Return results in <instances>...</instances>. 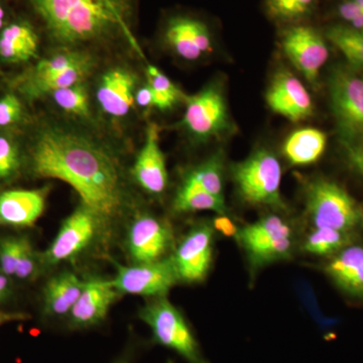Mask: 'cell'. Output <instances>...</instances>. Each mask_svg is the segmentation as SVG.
<instances>
[{"label":"cell","mask_w":363,"mask_h":363,"mask_svg":"<svg viewBox=\"0 0 363 363\" xmlns=\"http://www.w3.org/2000/svg\"><path fill=\"white\" fill-rule=\"evenodd\" d=\"M289 233H293L290 224L278 215L271 214L238 229L236 238L241 247H245L264 238Z\"/></svg>","instance_id":"cell-31"},{"label":"cell","mask_w":363,"mask_h":363,"mask_svg":"<svg viewBox=\"0 0 363 363\" xmlns=\"http://www.w3.org/2000/svg\"><path fill=\"white\" fill-rule=\"evenodd\" d=\"M39 52V37L30 23H11L0 33V59L7 63H23Z\"/></svg>","instance_id":"cell-22"},{"label":"cell","mask_w":363,"mask_h":363,"mask_svg":"<svg viewBox=\"0 0 363 363\" xmlns=\"http://www.w3.org/2000/svg\"><path fill=\"white\" fill-rule=\"evenodd\" d=\"M316 0H266L267 14L274 20L292 23L311 13Z\"/></svg>","instance_id":"cell-34"},{"label":"cell","mask_w":363,"mask_h":363,"mask_svg":"<svg viewBox=\"0 0 363 363\" xmlns=\"http://www.w3.org/2000/svg\"><path fill=\"white\" fill-rule=\"evenodd\" d=\"M116 274L112 285L121 296L135 295L150 298L166 297L181 283L171 257L150 264H121L116 262Z\"/></svg>","instance_id":"cell-10"},{"label":"cell","mask_w":363,"mask_h":363,"mask_svg":"<svg viewBox=\"0 0 363 363\" xmlns=\"http://www.w3.org/2000/svg\"><path fill=\"white\" fill-rule=\"evenodd\" d=\"M113 230L89 207L80 202L60 226L56 238L40 252L43 272L82 259L93 250L104 252L114 238Z\"/></svg>","instance_id":"cell-3"},{"label":"cell","mask_w":363,"mask_h":363,"mask_svg":"<svg viewBox=\"0 0 363 363\" xmlns=\"http://www.w3.org/2000/svg\"><path fill=\"white\" fill-rule=\"evenodd\" d=\"M281 50L289 61L309 82H316L329 57L323 35L309 26H295L284 33Z\"/></svg>","instance_id":"cell-12"},{"label":"cell","mask_w":363,"mask_h":363,"mask_svg":"<svg viewBox=\"0 0 363 363\" xmlns=\"http://www.w3.org/2000/svg\"><path fill=\"white\" fill-rule=\"evenodd\" d=\"M25 172V149L20 138L9 130L0 131V190Z\"/></svg>","instance_id":"cell-27"},{"label":"cell","mask_w":363,"mask_h":363,"mask_svg":"<svg viewBox=\"0 0 363 363\" xmlns=\"http://www.w3.org/2000/svg\"><path fill=\"white\" fill-rule=\"evenodd\" d=\"M23 149L28 176L65 182L114 233L140 208L118 150L80 124L45 119Z\"/></svg>","instance_id":"cell-1"},{"label":"cell","mask_w":363,"mask_h":363,"mask_svg":"<svg viewBox=\"0 0 363 363\" xmlns=\"http://www.w3.org/2000/svg\"><path fill=\"white\" fill-rule=\"evenodd\" d=\"M59 50H86L90 45L123 39L142 58L133 35V0H28Z\"/></svg>","instance_id":"cell-2"},{"label":"cell","mask_w":363,"mask_h":363,"mask_svg":"<svg viewBox=\"0 0 363 363\" xmlns=\"http://www.w3.org/2000/svg\"><path fill=\"white\" fill-rule=\"evenodd\" d=\"M242 247L253 267L267 266L291 257L294 248L293 233L272 236Z\"/></svg>","instance_id":"cell-26"},{"label":"cell","mask_w":363,"mask_h":363,"mask_svg":"<svg viewBox=\"0 0 363 363\" xmlns=\"http://www.w3.org/2000/svg\"><path fill=\"white\" fill-rule=\"evenodd\" d=\"M91 56L86 50H59L52 56L40 60L25 76L21 78L18 88L25 96L45 81L49 80L71 67L77 65Z\"/></svg>","instance_id":"cell-23"},{"label":"cell","mask_w":363,"mask_h":363,"mask_svg":"<svg viewBox=\"0 0 363 363\" xmlns=\"http://www.w3.org/2000/svg\"><path fill=\"white\" fill-rule=\"evenodd\" d=\"M173 210L179 214L213 211L217 215H224L226 214L225 199L197 186L182 183L173 200Z\"/></svg>","instance_id":"cell-25"},{"label":"cell","mask_w":363,"mask_h":363,"mask_svg":"<svg viewBox=\"0 0 363 363\" xmlns=\"http://www.w3.org/2000/svg\"><path fill=\"white\" fill-rule=\"evenodd\" d=\"M0 272L21 283H32L44 274L40 252L28 235L0 236Z\"/></svg>","instance_id":"cell-17"},{"label":"cell","mask_w":363,"mask_h":363,"mask_svg":"<svg viewBox=\"0 0 363 363\" xmlns=\"http://www.w3.org/2000/svg\"><path fill=\"white\" fill-rule=\"evenodd\" d=\"M130 173L131 180L149 195L161 196L168 187L166 157L160 147V128L157 124L150 123L147 126L145 143Z\"/></svg>","instance_id":"cell-15"},{"label":"cell","mask_w":363,"mask_h":363,"mask_svg":"<svg viewBox=\"0 0 363 363\" xmlns=\"http://www.w3.org/2000/svg\"><path fill=\"white\" fill-rule=\"evenodd\" d=\"M164 40L172 51L187 61H196L213 50L208 26L190 16L171 18L164 30Z\"/></svg>","instance_id":"cell-18"},{"label":"cell","mask_w":363,"mask_h":363,"mask_svg":"<svg viewBox=\"0 0 363 363\" xmlns=\"http://www.w3.org/2000/svg\"><path fill=\"white\" fill-rule=\"evenodd\" d=\"M84 279L71 271H63L52 276L42 292L43 313L51 319H65L77 302Z\"/></svg>","instance_id":"cell-20"},{"label":"cell","mask_w":363,"mask_h":363,"mask_svg":"<svg viewBox=\"0 0 363 363\" xmlns=\"http://www.w3.org/2000/svg\"><path fill=\"white\" fill-rule=\"evenodd\" d=\"M224 157L216 152L206 161L193 167L184 175L182 183L191 184L204 189L216 197L223 198Z\"/></svg>","instance_id":"cell-28"},{"label":"cell","mask_w":363,"mask_h":363,"mask_svg":"<svg viewBox=\"0 0 363 363\" xmlns=\"http://www.w3.org/2000/svg\"><path fill=\"white\" fill-rule=\"evenodd\" d=\"M30 319V315L23 312H11L0 310V327L13 322H23Z\"/></svg>","instance_id":"cell-40"},{"label":"cell","mask_w":363,"mask_h":363,"mask_svg":"<svg viewBox=\"0 0 363 363\" xmlns=\"http://www.w3.org/2000/svg\"><path fill=\"white\" fill-rule=\"evenodd\" d=\"M338 13L350 26L363 30V7L353 0H344L338 7Z\"/></svg>","instance_id":"cell-36"},{"label":"cell","mask_w":363,"mask_h":363,"mask_svg":"<svg viewBox=\"0 0 363 363\" xmlns=\"http://www.w3.org/2000/svg\"><path fill=\"white\" fill-rule=\"evenodd\" d=\"M358 6L363 7V0H353Z\"/></svg>","instance_id":"cell-44"},{"label":"cell","mask_w":363,"mask_h":363,"mask_svg":"<svg viewBox=\"0 0 363 363\" xmlns=\"http://www.w3.org/2000/svg\"><path fill=\"white\" fill-rule=\"evenodd\" d=\"M1 74H2V73H1V71H0V75H1Z\"/></svg>","instance_id":"cell-47"},{"label":"cell","mask_w":363,"mask_h":363,"mask_svg":"<svg viewBox=\"0 0 363 363\" xmlns=\"http://www.w3.org/2000/svg\"><path fill=\"white\" fill-rule=\"evenodd\" d=\"M186 104L182 123L195 142H208L231 130L225 95L218 82L210 83L197 94L186 97Z\"/></svg>","instance_id":"cell-9"},{"label":"cell","mask_w":363,"mask_h":363,"mask_svg":"<svg viewBox=\"0 0 363 363\" xmlns=\"http://www.w3.org/2000/svg\"><path fill=\"white\" fill-rule=\"evenodd\" d=\"M25 111L20 98L14 94H6L0 98V128H7L23 121Z\"/></svg>","instance_id":"cell-35"},{"label":"cell","mask_w":363,"mask_h":363,"mask_svg":"<svg viewBox=\"0 0 363 363\" xmlns=\"http://www.w3.org/2000/svg\"><path fill=\"white\" fill-rule=\"evenodd\" d=\"M82 293L66 318L71 331H83L104 323L111 306L121 297L111 279L89 277L84 279Z\"/></svg>","instance_id":"cell-13"},{"label":"cell","mask_w":363,"mask_h":363,"mask_svg":"<svg viewBox=\"0 0 363 363\" xmlns=\"http://www.w3.org/2000/svg\"><path fill=\"white\" fill-rule=\"evenodd\" d=\"M136 82L135 74L126 67H113L105 72L96 91V99L101 111L113 118L128 116L135 104Z\"/></svg>","instance_id":"cell-19"},{"label":"cell","mask_w":363,"mask_h":363,"mask_svg":"<svg viewBox=\"0 0 363 363\" xmlns=\"http://www.w3.org/2000/svg\"><path fill=\"white\" fill-rule=\"evenodd\" d=\"M13 279L0 272V304L6 303L13 295Z\"/></svg>","instance_id":"cell-41"},{"label":"cell","mask_w":363,"mask_h":363,"mask_svg":"<svg viewBox=\"0 0 363 363\" xmlns=\"http://www.w3.org/2000/svg\"><path fill=\"white\" fill-rule=\"evenodd\" d=\"M362 221H363V208L362 209Z\"/></svg>","instance_id":"cell-45"},{"label":"cell","mask_w":363,"mask_h":363,"mask_svg":"<svg viewBox=\"0 0 363 363\" xmlns=\"http://www.w3.org/2000/svg\"><path fill=\"white\" fill-rule=\"evenodd\" d=\"M215 230L212 224L193 226L172 253L179 278L183 283H201L213 260Z\"/></svg>","instance_id":"cell-11"},{"label":"cell","mask_w":363,"mask_h":363,"mask_svg":"<svg viewBox=\"0 0 363 363\" xmlns=\"http://www.w3.org/2000/svg\"><path fill=\"white\" fill-rule=\"evenodd\" d=\"M123 248L130 264H150L171 257L176 247L167 219L138 208L124 222Z\"/></svg>","instance_id":"cell-7"},{"label":"cell","mask_w":363,"mask_h":363,"mask_svg":"<svg viewBox=\"0 0 363 363\" xmlns=\"http://www.w3.org/2000/svg\"><path fill=\"white\" fill-rule=\"evenodd\" d=\"M147 83L154 92V107L160 111L172 108L176 102L183 97L180 90L154 65L147 66Z\"/></svg>","instance_id":"cell-33"},{"label":"cell","mask_w":363,"mask_h":363,"mask_svg":"<svg viewBox=\"0 0 363 363\" xmlns=\"http://www.w3.org/2000/svg\"><path fill=\"white\" fill-rule=\"evenodd\" d=\"M4 9H2L1 4H0V28L4 26Z\"/></svg>","instance_id":"cell-43"},{"label":"cell","mask_w":363,"mask_h":363,"mask_svg":"<svg viewBox=\"0 0 363 363\" xmlns=\"http://www.w3.org/2000/svg\"><path fill=\"white\" fill-rule=\"evenodd\" d=\"M212 226H213L214 230H217L218 233L223 234V235L228 236V238H231V236H235L236 238L238 233V227L225 214L217 215L216 218L213 220V223H212Z\"/></svg>","instance_id":"cell-38"},{"label":"cell","mask_w":363,"mask_h":363,"mask_svg":"<svg viewBox=\"0 0 363 363\" xmlns=\"http://www.w3.org/2000/svg\"><path fill=\"white\" fill-rule=\"evenodd\" d=\"M327 136L317 128H303L289 135L284 143V155L294 166L314 164L323 156Z\"/></svg>","instance_id":"cell-24"},{"label":"cell","mask_w":363,"mask_h":363,"mask_svg":"<svg viewBox=\"0 0 363 363\" xmlns=\"http://www.w3.org/2000/svg\"><path fill=\"white\" fill-rule=\"evenodd\" d=\"M306 210L314 227L353 233L362 221V209L346 189L336 182L319 178L306 188Z\"/></svg>","instance_id":"cell-6"},{"label":"cell","mask_w":363,"mask_h":363,"mask_svg":"<svg viewBox=\"0 0 363 363\" xmlns=\"http://www.w3.org/2000/svg\"><path fill=\"white\" fill-rule=\"evenodd\" d=\"M167 363H174V362H172V360H168V362Z\"/></svg>","instance_id":"cell-46"},{"label":"cell","mask_w":363,"mask_h":363,"mask_svg":"<svg viewBox=\"0 0 363 363\" xmlns=\"http://www.w3.org/2000/svg\"><path fill=\"white\" fill-rule=\"evenodd\" d=\"M138 318L149 326L155 343L174 351L186 363H209L187 320L167 296L147 301Z\"/></svg>","instance_id":"cell-4"},{"label":"cell","mask_w":363,"mask_h":363,"mask_svg":"<svg viewBox=\"0 0 363 363\" xmlns=\"http://www.w3.org/2000/svg\"><path fill=\"white\" fill-rule=\"evenodd\" d=\"M326 38L342 52L348 63L354 69L363 70V30L350 26H330Z\"/></svg>","instance_id":"cell-30"},{"label":"cell","mask_w":363,"mask_h":363,"mask_svg":"<svg viewBox=\"0 0 363 363\" xmlns=\"http://www.w3.org/2000/svg\"><path fill=\"white\" fill-rule=\"evenodd\" d=\"M243 201L255 206L284 208L281 195V167L271 150L259 149L231 168Z\"/></svg>","instance_id":"cell-5"},{"label":"cell","mask_w":363,"mask_h":363,"mask_svg":"<svg viewBox=\"0 0 363 363\" xmlns=\"http://www.w3.org/2000/svg\"><path fill=\"white\" fill-rule=\"evenodd\" d=\"M332 112L342 143H363V78L337 68L329 78Z\"/></svg>","instance_id":"cell-8"},{"label":"cell","mask_w":363,"mask_h":363,"mask_svg":"<svg viewBox=\"0 0 363 363\" xmlns=\"http://www.w3.org/2000/svg\"><path fill=\"white\" fill-rule=\"evenodd\" d=\"M135 99L138 104L140 107H143V108L154 107V92H152V87H150L149 83H147L140 89L138 90L135 95Z\"/></svg>","instance_id":"cell-39"},{"label":"cell","mask_w":363,"mask_h":363,"mask_svg":"<svg viewBox=\"0 0 363 363\" xmlns=\"http://www.w3.org/2000/svg\"><path fill=\"white\" fill-rule=\"evenodd\" d=\"M50 187L9 189L0 192V227H33L44 213Z\"/></svg>","instance_id":"cell-16"},{"label":"cell","mask_w":363,"mask_h":363,"mask_svg":"<svg viewBox=\"0 0 363 363\" xmlns=\"http://www.w3.org/2000/svg\"><path fill=\"white\" fill-rule=\"evenodd\" d=\"M325 272L341 292L363 300V247L350 245L332 257Z\"/></svg>","instance_id":"cell-21"},{"label":"cell","mask_w":363,"mask_h":363,"mask_svg":"<svg viewBox=\"0 0 363 363\" xmlns=\"http://www.w3.org/2000/svg\"><path fill=\"white\" fill-rule=\"evenodd\" d=\"M266 100L272 112L297 123L313 116L314 105L303 83L288 71H279L272 79Z\"/></svg>","instance_id":"cell-14"},{"label":"cell","mask_w":363,"mask_h":363,"mask_svg":"<svg viewBox=\"0 0 363 363\" xmlns=\"http://www.w3.org/2000/svg\"><path fill=\"white\" fill-rule=\"evenodd\" d=\"M346 161L348 162L351 169H354L357 174L363 177V143L360 145H350L342 143Z\"/></svg>","instance_id":"cell-37"},{"label":"cell","mask_w":363,"mask_h":363,"mask_svg":"<svg viewBox=\"0 0 363 363\" xmlns=\"http://www.w3.org/2000/svg\"><path fill=\"white\" fill-rule=\"evenodd\" d=\"M50 96L59 108L71 116L87 121L92 114L89 93L86 89L84 83L55 91Z\"/></svg>","instance_id":"cell-32"},{"label":"cell","mask_w":363,"mask_h":363,"mask_svg":"<svg viewBox=\"0 0 363 363\" xmlns=\"http://www.w3.org/2000/svg\"><path fill=\"white\" fill-rule=\"evenodd\" d=\"M350 245H352V233L328 227H314L305 241L304 250L319 257H333Z\"/></svg>","instance_id":"cell-29"},{"label":"cell","mask_w":363,"mask_h":363,"mask_svg":"<svg viewBox=\"0 0 363 363\" xmlns=\"http://www.w3.org/2000/svg\"><path fill=\"white\" fill-rule=\"evenodd\" d=\"M130 353L128 351V352L123 353L121 357H117L112 363H130Z\"/></svg>","instance_id":"cell-42"}]
</instances>
